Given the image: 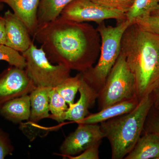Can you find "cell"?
<instances>
[{
	"label": "cell",
	"mask_w": 159,
	"mask_h": 159,
	"mask_svg": "<svg viewBox=\"0 0 159 159\" xmlns=\"http://www.w3.org/2000/svg\"><path fill=\"white\" fill-rule=\"evenodd\" d=\"M99 36L91 25L59 16L38 25L33 37L51 63L82 73L93 66L100 54Z\"/></svg>",
	"instance_id": "cell-1"
},
{
	"label": "cell",
	"mask_w": 159,
	"mask_h": 159,
	"mask_svg": "<svg viewBox=\"0 0 159 159\" xmlns=\"http://www.w3.org/2000/svg\"><path fill=\"white\" fill-rule=\"evenodd\" d=\"M121 53L133 76L140 101L159 84V35L131 24L122 36Z\"/></svg>",
	"instance_id": "cell-2"
},
{
	"label": "cell",
	"mask_w": 159,
	"mask_h": 159,
	"mask_svg": "<svg viewBox=\"0 0 159 159\" xmlns=\"http://www.w3.org/2000/svg\"><path fill=\"white\" fill-rule=\"evenodd\" d=\"M153 106L151 94L146 95L133 110L100 123L110 144L111 158L122 159L132 150L144 129Z\"/></svg>",
	"instance_id": "cell-3"
},
{
	"label": "cell",
	"mask_w": 159,
	"mask_h": 159,
	"mask_svg": "<svg viewBox=\"0 0 159 159\" xmlns=\"http://www.w3.org/2000/svg\"><path fill=\"white\" fill-rule=\"evenodd\" d=\"M118 22L115 27L105 26L103 22L98 24L101 39L99 60L95 66L80 73L83 79L98 93L120 55L122 36L131 24L126 19Z\"/></svg>",
	"instance_id": "cell-4"
},
{
	"label": "cell",
	"mask_w": 159,
	"mask_h": 159,
	"mask_svg": "<svg viewBox=\"0 0 159 159\" xmlns=\"http://www.w3.org/2000/svg\"><path fill=\"white\" fill-rule=\"evenodd\" d=\"M137 97L134 81L124 55L120 52L104 85L98 93V109Z\"/></svg>",
	"instance_id": "cell-5"
},
{
	"label": "cell",
	"mask_w": 159,
	"mask_h": 159,
	"mask_svg": "<svg viewBox=\"0 0 159 159\" xmlns=\"http://www.w3.org/2000/svg\"><path fill=\"white\" fill-rule=\"evenodd\" d=\"M22 54L26 61V73L36 87L55 88L70 76L68 67L52 64L43 48H38L33 42Z\"/></svg>",
	"instance_id": "cell-6"
},
{
	"label": "cell",
	"mask_w": 159,
	"mask_h": 159,
	"mask_svg": "<svg viewBox=\"0 0 159 159\" xmlns=\"http://www.w3.org/2000/svg\"><path fill=\"white\" fill-rule=\"evenodd\" d=\"M60 16L76 22L92 21L98 24L106 20L115 19L119 22L126 19L125 13L107 9L90 0H74L66 6Z\"/></svg>",
	"instance_id": "cell-7"
},
{
	"label": "cell",
	"mask_w": 159,
	"mask_h": 159,
	"mask_svg": "<svg viewBox=\"0 0 159 159\" xmlns=\"http://www.w3.org/2000/svg\"><path fill=\"white\" fill-rule=\"evenodd\" d=\"M104 135L99 123H78V126L59 147L60 155L68 158L78 155L91 146L101 143Z\"/></svg>",
	"instance_id": "cell-8"
},
{
	"label": "cell",
	"mask_w": 159,
	"mask_h": 159,
	"mask_svg": "<svg viewBox=\"0 0 159 159\" xmlns=\"http://www.w3.org/2000/svg\"><path fill=\"white\" fill-rule=\"evenodd\" d=\"M35 88L25 69L10 66L0 73V108L11 99L30 94Z\"/></svg>",
	"instance_id": "cell-9"
},
{
	"label": "cell",
	"mask_w": 159,
	"mask_h": 159,
	"mask_svg": "<svg viewBox=\"0 0 159 159\" xmlns=\"http://www.w3.org/2000/svg\"><path fill=\"white\" fill-rule=\"evenodd\" d=\"M5 21L6 45L22 53L30 48L33 41L22 21L13 12L6 11L3 16Z\"/></svg>",
	"instance_id": "cell-10"
},
{
	"label": "cell",
	"mask_w": 159,
	"mask_h": 159,
	"mask_svg": "<svg viewBox=\"0 0 159 159\" xmlns=\"http://www.w3.org/2000/svg\"><path fill=\"white\" fill-rule=\"evenodd\" d=\"M78 101L68 106L66 112V120L78 123L90 114L89 110L93 107L98 98V93L83 79L79 89Z\"/></svg>",
	"instance_id": "cell-11"
},
{
	"label": "cell",
	"mask_w": 159,
	"mask_h": 159,
	"mask_svg": "<svg viewBox=\"0 0 159 159\" xmlns=\"http://www.w3.org/2000/svg\"><path fill=\"white\" fill-rule=\"evenodd\" d=\"M52 88L36 87L29 94L31 103V114L28 122L20 125V129L36 127L43 119L49 118V95Z\"/></svg>",
	"instance_id": "cell-12"
},
{
	"label": "cell",
	"mask_w": 159,
	"mask_h": 159,
	"mask_svg": "<svg viewBox=\"0 0 159 159\" xmlns=\"http://www.w3.org/2000/svg\"><path fill=\"white\" fill-rule=\"evenodd\" d=\"M40 0H0L12 9L13 13L21 20L33 37L38 26L37 11Z\"/></svg>",
	"instance_id": "cell-13"
},
{
	"label": "cell",
	"mask_w": 159,
	"mask_h": 159,
	"mask_svg": "<svg viewBox=\"0 0 159 159\" xmlns=\"http://www.w3.org/2000/svg\"><path fill=\"white\" fill-rule=\"evenodd\" d=\"M30 114L29 94L11 99L0 108V115L6 120L15 124L29 120Z\"/></svg>",
	"instance_id": "cell-14"
},
{
	"label": "cell",
	"mask_w": 159,
	"mask_h": 159,
	"mask_svg": "<svg viewBox=\"0 0 159 159\" xmlns=\"http://www.w3.org/2000/svg\"><path fill=\"white\" fill-rule=\"evenodd\" d=\"M137 97L115 103L99 110L98 112L89 114L78 123L97 124L115 117L119 116L133 110L139 104Z\"/></svg>",
	"instance_id": "cell-15"
},
{
	"label": "cell",
	"mask_w": 159,
	"mask_h": 159,
	"mask_svg": "<svg viewBox=\"0 0 159 159\" xmlns=\"http://www.w3.org/2000/svg\"><path fill=\"white\" fill-rule=\"evenodd\" d=\"M159 157V135L147 132L140 137L132 150L125 159H158Z\"/></svg>",
	"instance_id": "cell-16"
},
{
	"label": "cell",
	"mask_w": 159,
	"mask_h": 159,
	"mask_svg": "<svg viewBox=\"0 0 159 159\" xmlns=\"http://www.w3.org/2000/svg\"><path fill=\"white\" fill-rule=\"evenodd\" d=\"M74 0H40L37 11L38 25L59 17L62 10Z\"/></svg>",
	"instance_id": "cell-17"
},
{
	"label": "cell",
	"mask_w": 159,
	"mask_h": 159,
	"mask_svg": "<svg viewBox=\"0 0 159 159\" xmlns=\"http://www.w3.org/2000/svg\"><path fill=\"white\" fill-rule=\"evenodd\" d=\"M159 3V0H134L132 6L125 13L126 20L132 24L150 15Z\"/></svg>",
	"instance_id": "cell-18"
},
{
	"label": "cell",
	"mask_w": 159,
	"mask_h": 159,
	"mask_svg": "<svg viewBox=\"0 0 159 159\" xmlns=\"http://www.w3.org/2000/svg\"><path fill=\"white\" fill-rule=\"evenodd\" d=\"M82 80L81 73H78L74 77H68L60 84H58L55 89L70 105L74 103L76 94L79 91Z\"/></svg>",
	"instance_id": "cell-19"
},
{
	"label": "cell",
	"mask_w": 159,
	"mask_h": 159,
	"mask_svg": "<svg viewBox=\"0 0 159 159\" xmlns=\"http://www.w3.org/2000/svg\"><path fill=\"white\" fill-rule=\"evenodd\" d=\"M68 108V105L65 99L55 89L52 88L49 95V111L50 114L49 119L58 122L62 123L66 119V112Z\"/></svg>",
	"instance_id": "cell-20"
},
{
	"label": "cell",
	"mask_w": 159,
	"mask_h": 159,
	"mask_svg": "<svg viewBox=\"0 0 159 159\" xmlns=\"http://www.w3.org/2000/svg\"><path fill=\"white\" fill-rule=\"evenodd\" d=\"M4 61L9 65L19 68L25 69V59L19 52L6 45H0V61Z\"/></svg>",
	"instance_id": "cell-21"
},
{
	"label": "cell",
	"mask_w": 159,
	"mask_h": 159,
	"mask_svg": "<svg viewBox=\"0 0 159 159\" xmlns=\"http://www.w3.org/2000/svg\"><path fill=\"white\" fill-rule=\"evenodd\" d=\"M105 8L126 13L134 0H90Z\"/></svg>",
	"instance_id": "cell-22"
},
{
	"label": "cell",
	"mask_w": 159,
	"mask_h": 159,
	"mask_svg": "<svg viewBox=\"0 0 159 159\" xmlns=\"http://www.w3.org/2000/svg\"><path fill=\"white\" fill-rule=\"evenodd\" d=\"M134 23L143 30L159 35V15H150Z\"/></svg>",
	"instance_id": "cell-23"
},
{
	"label": "cell",
	"mask_w": 159,
	"mask_h": 159,
	"mask_svg": "<svg viewBox=\"0 0 159 159\" xmlns=\"http://www.w3.org/2000/svg\"><path fill=\"white\" fill-rule=\"evenodd\" d=\"M14 150V146L9 134L0 127V159L11 155Z\"/></svg>",
	"instance_id": "cell-24"
},
{
	"label": "cell",
	"mask_w": 159,
	"mask_h": 159,
	"mask_svg": "<svg viewBox=\"0 0 159 159\" xmlns=\"http://www.w3.org/2000/svg\"><path fill=\"white\" fill-rule=\"evenodd\" d=\"M101 143L91 146L78 155L69 157L70 159H99V147Z\"/></svg>",
	"instance_id": "cell-25"
},
{
	"label": "cell",
	"mask_w": 159,
	"mask_h": 159,
	"mask_svg": "<svg viewBox=\"0 0 159 159\" xmlns=\"http://www.w3.org/2000/svg\"><path fill=\"white\" fill-rule=\"evenodd\" d=\"M148 132L155 133L159 135V114L152 118L150 122H148Z\"/></svg>",
	"instance_id": "cell-26"
},
{
	"label": "cell",
	"mask_w": 159,
	"mask_h": 159,
	"mask_svg": "<svg viewBox=\"0 0 159 159\" xmlns=\"http://www.w3.org/2000/svg\"><path fill=\"white\" fill-rule=\"evenodd\" d=\"M6 43V32L5 21L3 17H0V45H5Z\"/></svg>",
	"instance_id": "cell-27"
},
{
	"label": "cell",
	"mask_w": 159,
	"mask_h": 159,
	"mask_svg": "<svg viewBox=\"0 0 159 159\" xmlns=\"http://www.w3.org/2000/svg\"><path fill=\"white\" fill-rule=\"evenodd\" d=\"M152 103L155 108L159 110V84L151 94Z\"/></svg>",
	"instance_id": "cell-28"
},
{
	"label": "cell",
	"mask_w": 159,
	"mask_h": 159,
	"mask_svg": "<svg viewBox=\"0 0 159 159\" xmlns=\"http://www.w3.org/2000/svg\"><path fill=\"white\" fill-rule=\"evenodd\" d=\"M151 15H159V3L157 6L156 8V9L152 11V13Z\"/></svg>",
	"instance_id": "cell-29"
},
{
	"label": "cell",
	"mask_w": 159,
	"mask_h": 159,
	"mask_svg": "<svg viewBox=\"0 0 159 159\" xmlns=\"http://www.w3.org/2000/svg\"><path fill=\"white\" fill-rule=\"evenodd\" d=\"M3 5L2 3H0V10H2L3 8Z\"/></svg>",
	"instance_id": "cell-30"
},
{
	"label": "cell",
	"mask_w": 159,
	"mask_h": 159,
	"mask_svg": "<svg viewBox=\"0 0 159 159\" xmlns=\"http://www.w3.org/2000/svg\"><path fill=\"white\" fill-rule=\"evenodd\" d=\"M158 159H159V157L158 158Z\"/></svg>",
	"instance_id": "cell-31"
}]
</instances>
